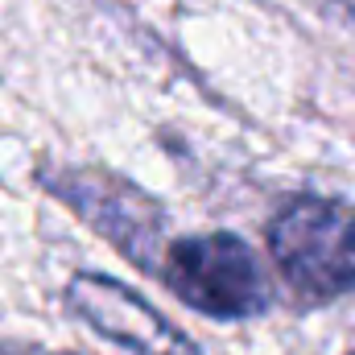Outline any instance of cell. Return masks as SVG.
Segmentation results:
<instances>
[{
    "instance_id": "4",
    "label": "cell",
    "mask_w": 355,
    "mask_h": 355,
    "mask_svg": "<svg viewBox=\"0 0 355 355\" xmlns=\"http://www.w3.org/2000/svg\"><path fill=\"white\" fill-rule=\"evenodd\" d=\"M67 310L128 355H202V347L153 302L103 272H75L67 281Z\"/></svg>"
},
{
    "instance_id": "6",
    "label": "cell",
    "mask_w": 355,
    "mask_h": 355,
    "mask_svg": "<svg viewBox=\"0 0 355 355\" xmlns=\"http://www.w3.org/2000/svg\"><path fill=\"white\" fill-rule=\"evenodd\" d=\"M347 355H355V352H347Z\"/></svg>"
},
{
    "instance_id": "3",
    "label": "cell",
    "mask_w": 355,
    "mask_h": 355,
    "mask_svg": "<svg viewBox=\"0 0 355 355\" xmlns=\"http://www.w3.org/2000/svg\"><path fill=\"white\" fill-rule=\"evenodd\" d=\"M37 186L79 215L128 265L157 272L170 215L145 186L99 166H42Z\"/></svg>"
},
{
    "instance_id": "5",
    "label": "cell",
    "mask_w": 355,
    "mask_h": 355,
    "mask_svg": "<svg viewBox=\"0 0 355 355\" xmlns=\"http://www.w3.org/2000/svg\"><path fill=\"white\" fill-rule=\"evenodd\" d=\"M0 355H50V352H37V347H8V343H0Z\"/></svg>"
},
{
    "instance_id": "1",
    "label": "cell",
    "mask_w": 355,
    "mask_h": 355,
    "mask_svg": "<svg viewBox=\"0 0 355 355\" xmlns=\"http://www.w3.org/2000/svg\"><path fill=\"white\" fill-rule=\"evenodd\" d=\"M265 244L289 293L322 310L355 293V202L335 194H289L265 227Z\"/></svg>"
},
{
    "instance_id": "2",
    "label": "cell",
    "mask_w": 355,
    "mask_h": 355,
    "mask_svg": "<svg viewBox=\"0 0 355 355\" xmlns=\"http://www.w3.org/2000/svg\"><path fill=\"white\" fill-rule=\"evenodd\" d=\"M157 281L182 306L215 318V322H244L261 318L272 306V285L257 252L236 232H202L166 240Z\"/></svg>"
}]
</instances>
